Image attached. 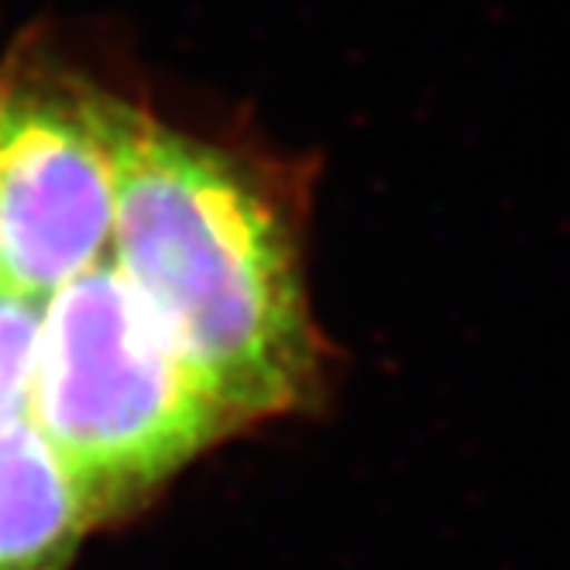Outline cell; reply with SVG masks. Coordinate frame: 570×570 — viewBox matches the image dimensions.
Returning <instances> with one entry per match:
<instances>
[{
  "mask_svg": "<svg viewBox=\"0 0 570 570\" xmlns=\"http://www.w3.org/2000/svg\"><path fill=\"white\" fill-rule=\"evenodd\" d=\"M110 252L234 426L313 399L323 351L296 220L262 161L166 128L138 107Z\"/></svg>",
  "mask_w": 570,
  "mask_h": 570,
  "instance_id": "obj_1",
  "label": "cell"
},
{
  "mask_svg": "<svg viewBox=\"0 0 570 570\" xmlns=\"http://www.w3.org/2000/svg\"><path fill=\"white\" fill-rule=\"evenodd\" d=\"M28 420L110 519L234 423L107 255L46 299Z\"/></svg>",
  "mask_w": 570,
  "mask_h": 570,
  "instance_id": "obj_2",
  "label": "cell"
},
{
  "mask_svg": "<svg viewBox=\"0 0 570 570\" xmlns=\"http://www.w3.org/2000/svg\"><path fill=\"white\" fill-rule=\"evenodd\" d=\"M138 107L56 66L0 69V285L46 303L107 258Z\"/></svg>",
  "mask_w": 570,
  "mask_h": 570,
  "instance_id": "obj_3",
  "label": "cell"
},
{
  "mask_svg": "<svg viewBox=\"0 0 570 570\" xmlns=\"http://www.w3.org/2000/svg\"><path fill=\"white\" fill-rule=\"evenodd\" d=\"M100 522L83 484L28 416L0 430V570H69Z\"/></svg>",
  "mask_w": 570,
  "mask_h": 570,
  "instance_id": "obj_4",
  "label": "cell"
},
{
  "mask_svg": "<svg viewBox=\"0 0 570 570\" xmlns=\"http://www.w3.org/2000/svg\"><path fill=\"white\" fill-rule=\"evenodd\" d=\"M42 309L46 303L0 285V430L28 416Z\"/></svg>",
  "mask_w": 570,
  "mask_h": 570,
  "instance_id": "obj_5",
  "label": "cell"
}]
</instances>
